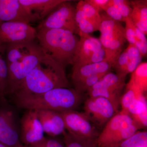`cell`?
Listing matches in <instances>:
<instances>
[{"label":"cell","mask_w":147,"mask_h":147,"mask_svg":"<svg viewBox=\"0 0 147 147\" xmlns=\"http://www.w3.org/2000/svg\"><path fill=\"white\" fill-rule=\"evenodd\" d=\"M129 82L134 84L143 93L147 91V63H141L131 73Z\"/></svg>","instance_id":"obj_23"},{"label":"cell","mask_w":147,"mask_h":147,"mask_svg":"<svg viewBox=\"0 0 147 147\" xmlns=\"http://www.w3.org/2000/svg\"><path fill=\"white\" fill-rule=\"evenodd\" d=\"M75 18L76 25L80 32V36L83 33L89 34L98 30L97 28L87 18L82 11L76 7Z\"/></svg>","instance_id":"obj_27"},{"label":"cell","mask_w":147,"mask_h":147,"mask_svg":"<svg viewBox=\"0 0 147 147\" xmlns=\"http://www.w3.org/2000/svg\"><path fill=\"white\" fill-rule=\"evenodd\" d=\"M0 147H7L6 146H5L3 144H1V143H0Z\"/></svg>","instance_id":"obj_38"},{"label":"cell","mask_w":147,"mask_h":147,"mask_svg":"<svg viewBox=\"0 0 147 147\" xmlns=\"http://www.w3.org/2000/svg\"><path fill=\"white\" fill-rule=\"evenodd\" d=\"M147 147V146H144V147Z\"/></svg>","instance_id":"obj_39"},{"label":"cell","mask_w":147,"mask_h":147,"mask_svg":"<svg viewBox=\"0 0 147 147\" xmlns=\"http://www.w3.org/2000/svg\"><path fill=\"white\" fill-rule=\"evenodd\" d=\"M7 22L33 21L18 0H0V23Z\"/></svg>","instance_id":"obj_13"},{"label":"cell","mask_w":147,"mask_h":147,"mask_svg":"<svg viewBox=\"0 0 147 147\" xmlns=\"http://www.w3.org/2000/svg\"><path fill=\"white\" fill-rule=\"evenodd\" d=\"M37 30L30 24L20 22L0 23V44L18 43L34 40Z\"/></svg>","instance_id":"obj_11"},{"label":"cell","mask_w":147,"mask_h":147,"mask_svg":"<svg viewBox=\"0 0 147 147\" xmlns=\"http://www.w3.org/2000/svg\"><path fill=\"white\" fill-rule=\"evenodd\" d=\"M105 55L99 39L86 34L80 37L77 44L72 69L102 61L105 59Z\"/></svg>","instance_id":"obj_8"},{"label":"cell","mask_w":147,"mask_h":147,"mask_svg":"<svg viewBox=\"0 0 147 147\" xmlns=\"http://www.w3.org/2000/svg\"><path fill=\"white\" fill-rule=\"evenodd\" d=\"M46 55L37 41L6 44L7 79L5 96L13 95L30 72Z\"/></svg>","instance_id":"obj_1"},{"label":"cell","mask_w":147,"mask_h":147,"mask_svg":"<svg viewBox=\"0 0 147 147\" xmlns=\"http://www.w3.org/2000/svg\"><path fill=\"white\" fill-rule=\"evenodd\" d=\"M86 1L100 12L101 11L105 10L108 6L109 0H86Z\"/></svg>","instance_id":"obj_36"},{"label":"cell","mask_w":147,"mask_h":147,"mask_svg":"<svg viewBox=\"0 0 147 147\" xmlns=\"http://www.w3.org/2000/svg\"><path fill=\"white\" fill-rule=\"evenodd\" d=\"M105 74H98L83 79L74 84V89L82 94L85 92H88Z\"/></svg>","instance_id":"obj_30"},{"label":"cell","mask_w":147,"mask_h":147,"mask_svg":"<svg viewBox=\"0 0 147 147\" xmlns=\"http://www.w3.org/2000/svg\"><path fill=\"white\" fill-rule=\"evenodd\" d=\"M60 113L64 122L65 129L69 133L81 138L97 139L99 133L84 113L74 110Z\"/></svg>","instance_id":"obj_9"},{"label":"cell","mask_w":147,"mask_h":147,"mask_svg":"<svg viewBox=\"0 0 147 147\" xmlns=\"http://www.w3.org/2000/svg\"><path fill=\"white\" fill-rule=\"evenodd\" d=\"M129 61L126 50L122 52L113 68L116 73L126 76L128 74Z\"/></svg>","instance_id":"obj_31"},{"label":"cell","mask_w":147,"mask_h":147,"mask_svg":"<svg viewBox=\"0 0 147 147\" xmlns=\"http://www.w3.org/2000/svg\"><path fill=\"white\" fill-rule=\"evenodd\" d=\"M0 143L7 147H14L20 143L19 134L11 111H0Z\"/></svg>","instance_id":"obj_14"},{"label":"cell","mask_w":147,"mask_h":147,"mask_svg":"<svg viewBox=\"0 0 147 147\" xmlns=\"http://www.w3.org/2000/svg\"><path fill=\"white\" fill-rule=\"evenodd\" d=\"M75 11L70 1L65 0L59 4L37 27L40 29H62L80 34V32L75 21Z\"/></svg>","instance_id":"obj_6"},{"label":"cell","mask_w":147,"mask_h":147,"mask_svg":"<svg viewBox=\"0 0 147 147\" xmlns=\"http://www.w3.org/2000/svg\"><path fill=\"white\" fill-rule=\"evenodd\" d=\"M84 114L94 125L102 127L118 113L108 99L102 97H90L85 101Z\"/></svg>","instance_id":"obj_10"},{"label":"cell","mask_w":147,"mask_h":147,"mask_svg":"<svg viewBox=\"0 0 147 147\" xmlns=\"http://www.w3.org/2000/svg\"><path fill=\"white\" fill-rule=\"evenodd\" d=\"M104 11L106 12V14L112 19L120 22H125L126 18H124L123 16H122L120 12L117 8L113 6L109 5V3L108 6Z\"/></svg>","instance_id":"obj_35"},{"label":"cell","mask_w":147,"mask_h":147,"mask_svg":"<svg viewBox=\"0 0 147 147\" xmlns=\"http://www.w3.org/2000/svg\"><path fill=\"white\" fill-rule=\"evenodd\" d=\"M76 7L79 8L84 12L87 18L99 30L101 22L100 12L92 6L85 1H80Z\"/></svg>","instance_id":"obj_25"},{"label":"cell","mask_w":147,"mask_h":147,"mask_svg":"<svg viewBox=\"0 0 147 147\" xmlns=\"http://www.w3.org/2000/svg\"><path fill=\"white\" fill-rule=\"evenodd\" d=\"M14 147H31L30 146H27V145H23L21 144V143L17 145V146Z\"/></svg>","instance_id":"obj_37"},{"label":"cell","mask_w":147,"mask_h":147,"mask_svg":"<svg viewBox=\"0 0 147 147\" xmlns=\"http://www.w3.org/2000/svg\"><path fill=\"white\" fill-rule=\"evenodd\" d=\"M126 40L124 28L123 26L114 34L110 41L108 52L105 53L104 61L110 63L112 68L122 52Z\"/></svg>","instance_id":"obj_21"},{"label":"cell","mask_w":147,"mask_h":147,"mask_svg":"<svg viewBox=\"0 0 147 147\" xmlns=\"http://www.w3.org/2000/svg\"><path fill=\"white\" fill-rule=\"evenodd\" d=\"M100 16L101 22L99 30L100 36L99 39L105 54L108 52L110 41L114 34L123 26L121 22L112 19L107 14L102 13Z\"/></svg>","instance_id":"obj_18"},{"label":"cell","mask_w":147,"mask_h":147,"mask_svg":"<svg viewBox=\"0 0 147 147\" xmlns=\"http://www.w3.org/2000/svg\"><path fill=\"white\" fill-rule=\"evenodd\" d=\"M139 129L130 116L121 110L105 124L96 140L97 147H112L134 135Z\"/></svg>","instance_id":"obj_5"},{"label":"cell","mask_w":147,"mask_h":147,"mask_svg":"<svg viewBox=\"0 0 147 147\" xmlns=\"http://www.w3.org/2000/svg\"><path fill=\"white\" fill-rule=\"evenodd\" d=\"M147 146L146 131H138L134 135L112 147H143Z\"/></svg>","instance_id":"obj_28"},{"label":"cell","mask_w":147,"mask_h":147,"mask_svg":"<svg viewBox=\"0 0 147 147\" xmlns=\"http://www.w3.org/2000/svg\"><path fill=\"white\" fill-rule=\"evenodd\" d=\"M126 113L130 116L139 129L146 127L147 104L146 96L135 100L129 106Z\"/></svg>","instance_id":"obj_20"},{"label":"cell","mask_w":147,"mask_h":147,"mask_svg":"<svg viewBox=\"0 0 147 147\" xmlns=\"http://www.w3.org/2000/svg\"><path fill=\"white\" fill-rule=\"evenodd\" d=\"M63 134L65 147H97L96 139L76 137L66 131Z\"/></svg>","instance_id":"obj_26"},{"label":"cell","mask_w":147,"mask_h":147,"mask_svg":"<svg viewBox=\"0 0 147 147\" xmlns=\"http://www.w3.org/2000/svg\"><path fill=\"white\" fill-rule=\"evenodd\" d=\"M132 8L130 18L134 25L145 35L147 34V1H129Z\"/></svg>","instance_id":"obj_19"},{"label":"cell","mask_w":147,"mask_h":147,"mask_svg":"<svg viewBox=\"0 0 147 147\" xmlns=\"http://www.w3.org/2000/svg\"><path fill=\"white\" fill-rule=\"evenodd\" d=\"M126 90L121 97L120 105L122 110L126 112L129 106L135 100L145 95L138 87L129 82L126 85Z\"/></svg>","instance_id":"obj_22"},{"label":"cell","mask_w":147,"mask_h":147,"mask_svg":"<svg viewBox=\"0 0 147 147\" xmlns=\"http://www.w3.org/2000/svg\"><path fill=\"white\" fill-rule=\"evenodd\" d=\"M15 98L19 108L27 110H53L60 113L75 110L82 103L83 96L75 89L58 88L42 94Z\"/></svg>","instance_id":"obj_3"},{"label":"cell","mask_w":147,"mask_h":147,"mask_svg":"<svg viewBox=\"0 0 147 147\" xmlns=\"http://www.w3.org/2000/svg\"><path fill=\"white\" fill-rule=\"evenodd\" d=\"M125 50L128 55V73H131L141 63L142 57L138 48L133 44H129Z\"/></svg>","instance_id":"obj_29"},{"label":"cell","mask_w":147,"mask_h":147,"mask_svg":"<svg viewBox=\"0 0 147 147\" xmlns=\"http://www.w3.org/2000/svg\"><path fill=\"white\" fill-rule=\"evenodd\" d=\"M112 66L103 60L100 62L82 66L72 69L71 79L73 84L83 79L100 74H106L111 71Z\"/></svg>","instance_id":"obj_17"},{"label":"cell","mask_w":147,"mask_h":147,"mask_svg":"<svg viewBox=\"0 0 147 147\" xmlns=\"http://www.w3.org/2000/svg\"><path fill=\"white\" fill-rule=\"evenodd\" d=\"M109 4L117 8L124 18L129 17L132 8L130 1L127 0H109Z\"/></svg>","instance_id":"obj_32"},{"label":"cell","mask_w":147,"mask_h":147,"mask_svg":"<svg viewBox=\"0 0 147 147\" xmlns=\"http://www.w3.org/2000/svg\"><path fill=\"white\" fill-rule=\"evenodd\" d=\"M6 44H0V99L6 102L5 91L7 79V67L5 58Z\"/></svg>","instance_id":"obj_24"},{"label":"cell","mask_w":147,"mask_h":147,"mask_svg":"<svg viewBox=\"0 0 147 147\" xmlns=\"http://www.w3.org/2000/svg\"><path fill=\"white\" fill-rule=\"evenodd\" d=\"M31 147H65L59 140L53 138H46L30 146Z\"/></svg>","instance_id":"obj_34"},{"label":"cell","mask_w":147,"mask_h":147,"mask_svg":"<svg viewBox=\"0 0 147 147\" xmlns=\"http://www.w3.org/2000/svg\"><path fill=\"white\" fill-rule=\"evenodd\" d=\"M33 22L43 20L65 0H18Z\"/></svg>","instance_id":"obj_15"},{"label":"cell","mask_w":147,"mask_h":147,"mask_svg":"<svg viewBox=\"0 0 147 147\" xmlns=\"http://www.w3.org/2000/svg\"><path fill=\"white\" fill-rule=\"evenodd\" d=\"M65 67L46 55L28 74L14 97L40 94L58 88H69Z\"/></svg>","instance_id":"obj_2"},{"label":"cell","mask_w":147,"mask_h":147,"mask_svg":"<svg viewBox=\"0 0 147 147\" xmlns=\"http://www.w3.org/2000/svg\"><path fill=\"white\" fill-rule=\"evenodd\" d=\"M125 26L124 28L125 35L126 40L129 44L135 45L136 37L135 26L130 17H127L125 19Z\"/></svg>","instance_id":"obj_33"},{"label":"cell","mask_w":147,"mask_h":147,"mask_svg":"<svg viewBox=\"0 0 147 147\" xmlns=\"http://www.w3.org/2000/svg\"><path fill=\"white\" fill-rule=\"evenodd\" d=\"M21 140L27 146H32L44 139V132L36 110H28L21 121Z\"/></svg>","instance_id":"obj_12"},{"label":"cell","mask_w":147,"mask_h":147,"mask_svg":"<svg viewBox=\"0 0 147 147\" xmlns=\"http://www.w3.org/2000/svg\"><path fill=\"white\" fill-rule=\"evenodd\" d=\"M37 41L46 55L65 67L72 65L79 40L72 32L62 29L37 30Z\"/></svg>","instance_id":"obj_4"},{"label":"cell","mask_w":147,"mask_h":147,"mask_svg":"<svg viewBox=\"0 0 147 147\" xmlns=\"http://www.w3.org/2000/svg\"><path fill=\"white\" fill-rule=\"evenodd\" d=\"M36 110L45 133L52 137L64 133L65 125L60 113L50 110Z\"/></svg>","instance_id":"obj_16"},{"label":"cell","mask_w":147,"mask_h":147,"mask_svg":"<svg viewBox=\"0 0 147 147\" xmlns=\"http://www.w3.org/2000/svg\"><path fill=\"white\" fill-rule=\"evenodd\" d=\"M126 77L125 75L111 71L106 74L88 91L90 97L105 98L112 103L118 113Z\"/></svg>","instance_id":"obj_7"}]
</instances>
